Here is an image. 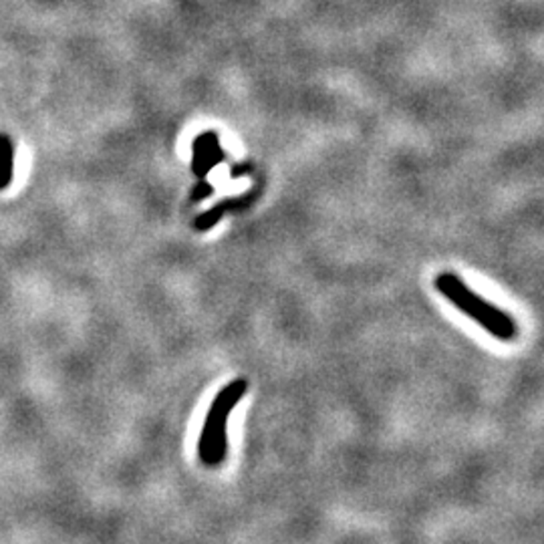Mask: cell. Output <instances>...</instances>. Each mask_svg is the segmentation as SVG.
Segmentation results:
<instances>
[{"label": "cell", "mask_w": 544, "mask_h": 544, "mask_svg": "<svg viewBox=\"0 0 544 544\" xmlns=\"http://www.w3.org/2000/svg\"><path fill=\"white\" fill-rule=\"evenodd\" d=\"M436 289L444 294V297L460 309L478 325H482L488 333L494 335L500 341H514L519 335V327L516 321L509 315V312L500 311L494 304L484 301L480 294L470 291L462 279L451 272H441L436 279Z\"/></svg>", "instance_id": "7a4b0ae2"}, {"label": "cell", "mask_w": 544, "mask_h": 544, "mask_svg": "<svg viewBox=\"0 0 544 544\" xmlns=\"http://www.w3.org/2000/svg\"><path fill=\"white\" fill-rule=\"evenodd\" d=\"M246 390L248 381L244 377H238L224 385L210 405L198 440V456L208 468L220 466L228 456V420L238 401L244 398Z\"/></svg>", "instance_id": "6da1fadb"}, {"label": "cell", "mask_w": 544, "mask_h": 544, "mask_svg": "<svg viewBox=\"0 0 544 544\" xmlns=\"http://www.w3.org/2000/svg\"><path fill=\"white\" fill-rule=\"evenodd\" d=\"M212 193H214V186H212L210 182H206V178H202L196 186H193V190H192V193H190V200L192 202H202V200H206V198H210Z\"/></svg>", "instance_id": "8992f818"}, {"label": "cell", "mask_w": 544, "mask_h": 544, "mask_svg": "<svg viewBox=\"0 0 544 544\" xmlns=\"http://www.w3.org/2000/svg\"><path fill=\"white\" fill-rule=\"evenodd\" d=\"M15 173V143L6 134H0V190H6Z\"/></svg>", "instance_id": "277c9868"}, {"label": "cell", "mask_w": 544, "mask_h": 544, "mask_svg": "<svg viewBox=\"0 0 544 544\" xmlns=\"http://www.w3.org/2000/svg\"><path fill=\"white\" fill-rule=\"evenodd\" d=\"M192 152H193L192 170L200 180L206 178L210 173V170L214 168V165L223 163L224 158H226L223 145H220L218 134H214V132L200 134L196 140H193Z\"/></svg>", "instance_id": "3957f363"}, {"label": "cell", "mask_w": 544, "mask_h": 544, "mask_svg": "<svg viewBox=\"0 0 544 544\" xmlns=\"http://www.w3.org/2000/svg\"><path fill=\"white\" fill-rule=\"evenodd\" d=\"M244 204H246V202H242V204H241V200L220 202V204H216L214 208H210L208 212H204V214H200L196 218V223H193V228L200 230V232H206V230H210L212 226H216L220 223V218H223L228 210H236V208H241Z\"/></svg>", "instance_id": "5b68a950"}]
</instances>
